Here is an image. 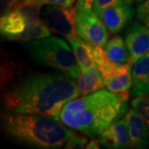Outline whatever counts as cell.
I'll return each mask as SVG.
<instances>
[{
	"label": "cell",
	"mask_w": 149,
	"mask_h": 149,
	"mask_svg": "<svg viewBox=\"0 0 149 149\" xmlns=\"http://www.w3.org/2000/svg\"><path fill=\"white\" fill-rule=\"evenodd\" d=\"M80 95L78 85L69 76L34 72L8 86L2 102L4 111L45 115L60 121L65 104Z\"/></svg>",
	"instance_id": "1"
},
{
	"label": "cell",
	"mask_w": 149,
	"mask_h": 149,
	"mask_svg": "<svg viewBox=\"0 0 149 149\" xmlns=\"http://www.w3.org/2000/svg\"><path fill=\"white\" fill-rule=\"evenodd\" d=\"M129 92L100 90L65 104L60 121L66 127L91 138L100 135L128 110Z\"/></svg>",
	"instance_id": "2"
},
{
	"label": "cell",
	"mask_w": 149,
	"mask_h": 149,
	"mask_svg": "<svg viewBox=\"0 0 149 149\" xmlns=\"http://www.w3.org/2000/svg\"><path fill=\"white\" fill-rule=\"evenodd\" d=\"M1 126L8 139L25 147L39 149H58L75 134L61 121L34 113L4 111Z\"/></svg>",
	"instance_id": "3"
},
{
	"label": "cell",
	"mask_w": 149,
	"mask_h": 149,
	"mask_svg": "<svg viewBox=\"0 0 149 149\" xmlns=\"http://www.w3.org/2000/svg\"><path fill=\"white\" fill-rule=\"evenodd\" d=\"M31 58L37 64L43 65L77 80L80 69L74 58L73 50L65 40L57 37H49L27 44Z\"/></svg>",
	"instance_id": "4"
},
{
	"label": "cell",
	"mask_w": 149,
	"mask_h": 149,
	"mask_svg": "<svg viewBox=\"0 0 149 149\" xmlns=\"http://www.w3.org/2000/svg\"><path fill=\"white\" fill-rule=\"evenodd\" d=\"M77 8L75 7L63 8L60 6L45 5L41 17L52 32L59 33L66 39L78 35L75 27Z\"/></svg>",
	"instance_id": "5"
},
{
	"label": "cell",
	"mask_w": 149,
	"mask_h": 149,
	"mask_svg": "<svg viewBox=\"0 0 149 149\" xmlns=\"http://www.w3.org/2000/svg\"><path fill=\"white\" fill-rule=\"evenodd\" d=\"M77 34L83 40L93 45L106 47L109 30L95 11H77L75 18Z\"/></svg>",
	"instance_id": "6"
},
{
	"label": "cell",
	"mask_w": 149,
	"mask_h": 149,
	"mask_svg": "<svg viewBox=\"0 0 149 149\" xmlns=\"http://www.w3.org/2000/svg\"><path fill=\"white\" fill-rule=\"evenodd\" d=\"M96 13L112 34H117L133 19L135 12L133 8V1L125 0L118 4L99 11Z\"/></svg>",
	"instance_id": "7"
},
{
	"label": "cell",
	"mask_w": 149,
	"mask_h": 149,
	"mask_svg": "<svg viewBox=\"0 0 149 149\" xmlns=\"http://www.w3.org/2000/svg\"><path fill=\"white\" fill-rule=\"evenodd\" d=\"M128 113L117 120L99 135L100 146L105 148H132L128 133Z\"/></svg>",
	"instance_id": "8"
},
{
	"label": "cell",
	"mask_w": 149,
	"mask_h": 149,
	"mask_svg": "<svg viewBox=\"0 0 149 149\" xmlns=\"http://www.w3.org/2000/svg\"><path fill=\"white\" fill-rule=\"evenodd\" d=\"M125 42L130 54V61L135 63L149 52V27L134 21L128 27Z\"/></svg>",
	"instance_id": "9"
},
{
	"label": "cell",
	"mask_w": 149,
	"mask_h": 149,
	"mask_svg": "<svg viewBox=\"0 0 149 149\" xmlns=\"http://www.w3.org/2000/svg\"><path fill=\"white\" fill-rule=\"evenodd\" d=\"M128 133L134 148H147L149 146V127L133 108L128 111Z\"/></svg>",
	"instance_id": "10"
},
{
	"label": "cell",
	"mask_w": 149,
	"mask_h": 149,
	"mask_svg": "<svg viewBox=\"0 0 149 149\" xmlns=\"http://www.w3.org/2000/svg\"><path fill=\"white\" fill-rule=\"evenodd\" d=\"M133 85L131 90L133 97L149 95V52L137 61L133 70Z\"/></svg>",
	"instance_id": "11"
},
{
	"label": "cell",
	"mask_w": 149,
	"mask_h": 149,
	"mask_svg": "<svg viewBox=\"0 0 149 149\" xmlns=\"http://www.w3.org/2000/svg\"><path fill=\"white\" fill-rule=\"evenodd\" d=\"M71 46L74 55V58L78 67L81 71L97 67L93 55V44L82 40V38L76 35L67 39Z\"/></svg>",
	"instance_id": "12"
},
{
	"label": "cell",
	"mask_w": 149,
	"mask_h": 149,
	"mask_svg": "<svg viewBox=\"0 0 149 149\" xmlns=\"http://www.w3.org/2000/svg\"><path fill=\"white\" fill-rule=\"evenodd\" d=\"M26 27L27 21L25 17L15 8L1 16L0 31L2 37L6 40L22 33Z\"/></svg>",
	"instance_id": "13"
},
{
	"label": "cell",
	"mask_w": 149,
	"mask_h": 149,
	"mask_svg": "<svg viewBox=\"0 0 149 149\" xmlns=\"http://www.w3.org/2000/svg\"><path fill=\"white\" fill-rule=\"evenodd\" d=\"M78 90L81 95H85L103 90L105 86V81L98 67L81 71L80 70L77 79Z\"/></svg>",
	"instance_id": "14"
},
{
	"label": "cell",
	"mask_w": 149,
	"mask_h": 149,
	"mask_svg": "<svg viewBox=\"0 0 149 149\" xmlns=\"http://www.w3.org/2000/svg\"><path fill=\"white\" fill-rule=\"evenodd\" d=\"M133 62L129 60L125 62L123 68L120 71L105 81V86L109 91L113 93H123L128 91L129 89L133 87Z\"/></svg>",
	"instance_id": "15"
},
{
	"label": "cell",
	"mask_w": 149,
	"mask_h": 149,
	"mask_svg": "<svg viewBox=\"0 0 149 149\" xmlns=\"http://www.w3.org/2000/svg\"><path fill=\"white\" fill-rule=\"evenodd\" d=\"M52 30L49 29L48 26L42 20L27 22V27L23 32L8 39L12 42H30L39 39L51 37Z\"/></svg>",
	"instance_id": "16"
},
{
	"label": "cell",
	"mask_w": 149,
	"mask_h": 149,
	"mask_svg": "<svg viewBox=\"0 0 149 149\" xmlns=\"http://www.w3.org/2000/svg\"><path fill=\"white\" fill-rule=\"evenodd\" d=\"M105 51L108 57L114 62L125 63L130 60L128 47L120 36L112 37L107 43Z\"/></svg>",
	"instance_id": "17"
},
{
	"label": "cell",
	"mask_w": 149,
	"mask_h": 149,
	"mask_svg": "<svg viewBox=\"0 0 149 149\" xmlns=\"http://www.w3.org/2000/svg\"><path fill=\"white\" fill-rule=\"evenodd\" d=\"M42 6L40 0H22L13 8L19 11L28 22L42 20L41 13Z\"/></svg>",
	"instance_id": "18"
},
{
	"label": "cell",
	"mask_w": 149,
	"mask_h": 149,
	"mask_svg": "<svg viewBox=\"0 0 149 149\" xmlns=\"http://www.w3.org/2000/svg\"><path fill=\"white\" fill-rule=\"evenodd\" d=\"M132 108L147 123L149 127V95L136 97L131 102Z\"/></svg>",
	"instance_id": "19"
},
{
	"label": "cell",
	"mask_w": 149,
	"mask_h": 149,
	"mask_svg": "<svg viewBox=\"0 0 149 149\" xmlns=\"http://www.w3.org/2000/svg\"><path fill=\"white\" fill-rule=\"evenodd\" d=\"M89 140L85 137L74 135L65 143L64 148L65 149H81L85 148Z\"/></svg>",
	"instance_id": "20"
},
{
	"label": "cell",
	"mask_w": 149,
	"mask_h": 149,
	"mask_svg": "<svg viewBox=\"0 0 149 149\" xmlns=\"http://www.w3.org/2000/svg\"><path fill=\"white\" fill-rule=\"evenodd\" d=\"M123 1H125V0H95L93 10L97 13L99 11L106 8L118 4Z\"/></svg>",
	"instance_id": "21"
},
{
	"label": "cell",
	"mask_w": 149,
	"mask_h": 149,
	"mask_svg": "<svg viewBox=\"0 0 149 149\" xmlns=\"http://www.w3.org/2000/svg\"><path fill=\"white\" fill-rule=\"evenodd\" d=\"M149 15V0H145L141 3L137 8V17L140 22H143L144 19Z\"/></svg>",
	"instance_id": "22"
},
{
	"label": "cell",
	"mask_w": 149,
	"mask_h": 149,
	"mask_svg": "<svg viewBox=\"0 0 149 149\" xmlns=\"http://www.w3.org/2000/svg\"><path fill=\"white\" fill-rule=\"evenodd\" d=\"M43 5H55L63 7V8H71L73 7L75 0H40Z\"/></svg>",
	"instance_id": "23"
},
{
	"label": "cell",
	"mask_w": 149,
	"mask_h": 149,
	"mask_svg": "<svg viewBox=\"0 0 149 149\" xmlns=\"http://www.w3.org/2000/svg\"><path fill=\"white\" fill-rule=\"evenodd\" d=\"M22 0H0V8H1V16L11 10L17 3Z\"/></svg>",
	"instance_id": "24"
},
{
	"label": "cell",
	"mask_w": 149,
	"mask_h": 149,
	"mask_svg": "<svg viewBox=\"0 0 149 149\" xmlns=\"http://www.w3.org/2000/svg\"><path fill=\"white\" fill-rule=\"evenodd\" d=\"M95 0H78L76 3L77 11L92 10Z\"/></svg>",
	"instance_id": "25"
},
{
	"label": "cell",
	"mask_w": 149,
	"mask_h": 149,
	"mask_svg": "<svg viewBox=\"0 0 149 149\" xmlns=\"http://www.w3.org/2000/svg\"><path fill=\"white\" fill-rule=\"evenodd\" d=\"M100 144L99 142V139H91V141L87 143L85 148L87 149H99L100 147Z\"/></svg>",
	"instance_id": "26"
},
{
	"label": "cell",
	"mask_w": 149,
	"mask_h": 149,
	"mask_svg": "<svg viewBox=\"0 0 149 149\" xmlns=\"http://www.w3.org/2000/svg\"><path fill=\"white\" fill-rule=\"evenodd\" d=\"M143 22H144V24H145L146 26H148V27H149V15L147 17H146L145 19H144Z\"/></svg>",
	"instance_id": "27"
},
{
	"label": "cell",
	"mask_w": 149,
	"mask_h": 149,
	"mask_svg": "<svg viewBox=\"0 0 149 149\" xmlns=\"http://www.w3.org/2000/svg\"><path fill=\"white\" fill-rule=\"evenodd\" d=\"M132 1L135 2V3H143L145 0H132Z\"/></svg>",
	"instance_id": "28"
}]
</instances>
